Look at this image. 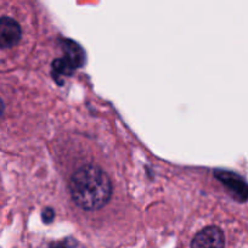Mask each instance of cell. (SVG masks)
<instances>
[{
	"mask_svg": "<svg viewBox=\"0 0 248 248\" xmlns=\"http://www.w3.org/2000/svg\"><path fill=\"white\" fill-rule=\"evenodd\" d=\"M55 214L54 212H52V209H45L44 212H43V220H44V223H51L52 219H54Z\"/></svg>",
	"mask_w": 248,
	"mask_h": 248,
	"instance_id": "obj_6",
	"label": "cell"
},
{
	"mask_svg": "<svg viewBox=\"0 0 248 248\" xmlns=\"http://www.w3.org/2000/svg\"><path fill=\"white\" fill-rule=\"evenodd\" d=\"M22 30L14 18L0 17V47L10 49L20 43Z\"/></svg>",
	"mask_w": 248,
	"mask_h": 248,
	"instance_id": "obj_3",
	"label": "cell"
},
{
	"mask_svg": "<svg viewBox=\"0 0 248 248\" xmlns=\"http://www.w3.org/2000/svg\"><path fill=\"white\" fill-rule=\"evenodd\" d=\"M3 113H4V102L1 101V99H0V118H1Z\"/></svg>",
	"mask_w": 248,
	"mask_h": 248,
	"instance_id": "obj_7",
	"label": "cell"
},
{
	"mask_svg": "<svg viewBox=\"0 0 248 248\" xmlns=\"http://www.w3.org/2000/svg\"><path fill=\"white\" fill-rule=\"evenodd\" d=\"M225 238L223 231L217 226H208L196 233L191 248H224Z\"/></svg>",
	"mask_w": 248,
	"mask_h": 248,
	"instance_id": "obj_2",
	"label": "cell"
},
{
	"mask_svg": "<svg viewBox=\"0 0 248 248\" xmlns=\"http://www.w3.org/2000/svg\"><path fill=\"white\" fill-rule=\"evenodd\" d=\"M63 52H65V57L62 60L72 71L83 65L84 52L78 44L71 42V40H65L63 42Z\"/></svg>",
	"mask_w": 248,
	"mask_h": 248,
	"instance_id": "obj_5",
	"label": "cell"
},
{
	"mask_svg": "<svg viewBox=\"0 0 248 248\" xmlns=\"http://www.w3.org/2000/svg\"><path fill=\"white\" fill-rule=\"evenodd\" d=\"M216 176L229 189V191L240 201L248 199V185L241 176L231 171H216Z\"/></svg>",
	"mask_w": 248,
	"mask_h": 248,
	"instance_id": "obj_4",
	"label": "cell"
},
{
	"mask_svg": "<svg viewBox=\"0 0 248 248\" xmlns=\"http://www.w3.org/2000/svg\"><path fill=\"white\" fill-rule=\"evenodd\" d=\"M71 196L84 211H97L108 203L112 196V183L100 167L88 164L80 167L71 176Z\"/></svg>",
	"mask_w": 248,
	"mask_h": 248,
	"instance_id": "obj_1",
	"label": "cell"
}]
</instances>
